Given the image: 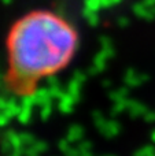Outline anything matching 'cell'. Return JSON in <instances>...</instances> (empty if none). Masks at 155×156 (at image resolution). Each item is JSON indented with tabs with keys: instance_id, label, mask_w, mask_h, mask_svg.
Masks as SVG:
<instances>
[{
	"instance_id": "6da1fadb",
	"label": "cell",
	"mask_w": 155,
	"mask_h": 156,
	"mask_svg": "<svg viewBox=\"0 0 155 156\" xmlns=\"http://www.w3.org/2000/svg\"><path fill=\"white\" fill-rule=\"evenodd\" d=\"M76 44L74 29L54 12L38 11L19 19L8 36L10 77L15 89L30 90L38 80L63 69Z\"/></svg>"
}]
</instances>
